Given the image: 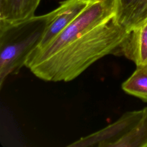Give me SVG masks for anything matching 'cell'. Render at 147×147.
Masks as SVG:
<instances>
[{
    "label": "cell",
    "mask_w": 147,
    "mask_h": 147,
    "mask_svg": "<svg viewBox=\"0 0 147 147\" xmlns=\"http://www.w3.org/2000/svg\"><path fill=\"white\" fill-rule=\"evenodd\" d=\"M128 32L114 17L87 32L68 38L47 57L26 67L45 81H71L103 57L119 56L121 46Z\"/></svg>",
    "instance_id": "obj_1"
},
{
    "label": "cell",
    "mask_w": 147,
    "mask_h": 147,
    "mask_svg": "<svg viewBox=\"0 0 147 147\" xmlns=\"http://www.w3.org/2000/svg\"><path fill=\"white\" fill-rule=\"evenodd\" d=\"M51 12L18 22L0 21V86L10 75L25 66L30 55L40 45Z\"/></svg>",
    "instance_id": "obj_2"
},
{
    "label": "cell",
    "mask_w": 147,
    "mask_h": 147,
    "mask_svg": "<svg viewBox=\"0 0 147 147\" xmlns=\"http://www.w3.org/2000/svg\"><path fill=\"white\" fill-rule=\"evenodd\" d=\"M143 109L127 111L117 121L106 127L72 142L69 146L113 147L119 139L126 134L140 119Z\"/></svg>",
    "instance_id": "obj_3"
},
{
    "label": "cell",
    "mask_w": 147,
    "mask_h": 147,
    "mask_svg": "<svg viewBox=\"0 0 147 147\" xmlns=\"http://www.w3.org/2000/svg\"><path fill=\"white\" fill-rule=\"evenodd\" d=\"M93 1L65 0L61 2L58 7L51 11V20L42 39L36 49H41L47 46Z\"/></svg>",
    "instance_id": "obj_4"
},
{
    "label": "cell",
    "mask_w": 147,
    "mask_h": 147,
    "mask_svg": "<svg viewBox=\"0 0 147 147\" xmlns=\"http://www.w3.org/2000/svg\"><path fill=\"white\" fill-rule=\"evenodd\" d=\"M119 56L132 61L136 67H147V21L128 32Z\"/></svg>",
    "instance_id": "obj_5"
},
{
    "label": "cell",
    "mask_w": 147,
    "mask_h": 147,
    "mask_svg": "<svg viewBox=\"0 0 147 147\" xmlns=\"http://www.w3.org/2000/svg\"><path fill=\"white\" fill-rule=\"evenodd\" d=\"M115 21L128 32L147 21V0H115Z\"/></svg>",
    "instance_id": "obj_6"
},
{
    "label": "cell",
    "mask_w": 147,
    "mask_h": 147,
    "mask_svg": "<svg viewBox=\"0 0 147 147\" xmlns=\"http://www.w3.org/2000/svg\"><path fill=\"white\" fill-rule=\"evenodd\" d=\"M41 0H4L0 4V21L18 22L34 16Z\"/></svg>",
    "instance_id": "obj_7"
},
{
    "label": "cell",
    "mask_w": 147,
    "mask_h": 147,
    "mask_svg": "<svg viewBox=\"0 0 147 147\" xmlns=\"http://www.w3.org/2000/svg\"><path fill=\"white\" fill-rule=\"evenodd\" d=\"M113 147H147V107L143 109L137 122Z\"/></svg>",
    "instance_id": "obj_8"
},
{
    "label": "cell",
    "mask_w": 147,
    "mask_h": 147,
    "mask_svg": "<svg viewBox=\"0 0 147 147\" xmlns=\"http://www.w3.org/2000/svg\"><path fill=\"white\" fill-rule=\"evenodd\" d=\"M122 88L126 93L147 103V67H137L122 84Z\"/></svg>",
    "instance_id": "obj_9"
},
{
    "label": "cell",
    "mask_w": 147,
    "mask_h": 147,
    "mask_svg": "<svg viewBox=\"0 0 147 147\" xmlns=\"http://www.w3.org/2000/svg\"><path fill=\"white\" fill-rule=\"evenodd\" d=\"M3 1H4V0H0V4H1V3H2Z\"/></svg>",
    "instance_id": "obj_10"
}]
</instances>
